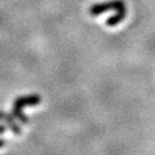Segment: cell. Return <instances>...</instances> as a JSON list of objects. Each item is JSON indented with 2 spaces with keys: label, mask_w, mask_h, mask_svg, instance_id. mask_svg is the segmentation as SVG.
Returning <instances> with one entry per match:
<instances>
[{
  "label": "cell",
  "mask_w": 155,
  "mask_h": 155,
  "mask_svg": "<svg viewBox=\"0 0 155 155\" xmlns=\"http://www.w3.org/2000/svg\"><path fill=\"white\" fill-rule=\"evenodd\" d=\"M41 102V97L39 95H28V96H22L17 97L16 99L14 100L12 106V114L15 119H17L18 121H21L24 124H28L29 119L28 116L25 115L23 113L22 109L24 107L28 106H37Z\"/></svg>",
  "instance_id": "obj_1"
},
{
  "label": "cell",
  "mask_w": 155,
  "mask_h": 155,
  "mask_svg": "<svg viewBox=\"0 0 155 155\" xmlns=\"http://www.w3.org/2000/svg\"><path fill=\"white\" fill-rule=\"evenodd\" d=\"M121 11V10H126V5L123 0H111V1H107V2L96 3L93 5L90 8V14L93 16L106 13L108 11Z\"/></svg>",
  "instance_id": "obj_2"
},
{
  "label": "cell",
  "mask_w": 155,
  "mask_h": 155,
  "mask_svg": "<svg viewBox=\"0 0 155 155\" xmlns=\"http://www.w3.org/2000/svg\"><path fill=\"white\" fill-rule=\"evenodd\" d=\"M0 121L5 122V123L9 126V128L11 129V131H12L13 134H15V135H19V134L22 133V129H21L19 125L17 124V122L14 121L13 116L8 114L7 112H5L3 110H0Z\"/></svg>",
  "instance_id": "obj_3"
},
{
  "label": "cell",
  "mask_w": 155,
  "mask_h": 155,
  "mask_svg": "<svg viewBox=\"0 0 155 155\" xmlns=\"http://www.w3.org/2000/svg\"><path fill=\"white\" fill-rule=\"evenodd\" d=\"M126 16V10H121V11H116V13L112 16H110L109 18L106 21L107 26L109 27H114L117 24H120L121 22H123L124 18Z\"/></svg>",
  "instance_id": "obj_4"
},
{
  "label": "cell",
  "mask_w": 155,
  "mask_h": 155,
  "mask_svg": "<svg viewBox=\"0 0 155 155\" xmlns=\"http://www.w3.org/2000/svg\"><path fill=\"white\" fill-rule=\"evenodd\" d=\"M5 130H7V127L5 125H2V124H0V134H3Z\"/></svg>",
  "instance_id": "obj_5"
},
{
  "label": "cell",
  "mask_w": 155,
  "mask_h": 155,
  "mask_svg": "<svg viewBox=\"0 0 155 155\" xmlns=\"http://www.w3.org/2000/svg\"><path fill=\"white\" fill-rule=\"evenodd\" d=\"M5 145V141L2 140V139H0V148H2Z\"/></svg>",
  "instance_id": "obj_6"
}]
</instances>
